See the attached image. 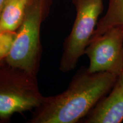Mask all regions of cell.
I'll return each mask as SVG.
<instances>
[{
    "instance_id": "obj_1",
    "label": "cell",
    "mask_w": 123,
    "mask_h": 123,
    "mask_svg": "<svg viewBox=\"0 0 123 123\" xmlns=\"http://www.w3.org/2000/svg\"><path fill=\"white\" fill-rule=\"evenodd\" d=\"M118 76L107 72L91 73L81 67L64 91L44 97L27 123H80L111 91Z\"/></svg>"
},
{
    "instance_id": "obj_2",
    "label": "cell",
    "mask_w": 123,
    "mask_h": 123,
    "mask_svg": "<svg viewBox=\"0 0 123 123\" xmlns=\"http://www.w3.org/2000/svg\"><path fill=\"white\" fill-rule=\"evenodd\" d=\"M53 0H28L24 18L5 59L9 65L37 75L41 57L40 32Z\"/></svg>"
},
{
    "instance_id": "obj_3",
    "label": "cell",
    "mask_w": 123,
    "mask_h": 123,
    "mask_svg": "<svg viewBox=\"0 0 123 123\" xmlns=\"http://www.w3.org/2000/svg\"><path fill=\"white\" fill-rule=\"evenodd\" d=\"M44 97L37 76L13 67L5 61L0 64V120L7 122L12 115L34 110Z\"/></svg>"
},
{
    "instance_id": "obj_4",
    "label": "cell",
    "mask_w": 123,
    "mask_h": 123,
    "mask_svg": "<svg viewBox=\"0 0 123 123\" xmlns=\"http://www.w3.org/2000/svg\"><path fill=\"white\" fill-rule=\"evenodd\" d=\"M76 17L70 34L66 38L59 70L68 73L74 70L96 29L104 8L103 0H72Z\"/></svg>"
},
{
    "instance_id": "obj_5",
    "label": "cell",
    "mask_w": 123,
    "mask_h": 123,
    "mask_svg": "<svg viewBox=\"0 0 123 123\" xmlns=\"http://www.w3.org/2000/svg\"><path fill=\"white\" fill-rule=\"evenodd\" d=\"M91 73L107 72L117 76L123 73V28L114 26L91 39L85 50Z\"/></svg>"
},
{
    "instance_id": "obj_6",
    "label": "cell",
    "mask_w": 123,
    "mask_h": 123,
    "mask_svg": "<svg viewBox=\"0 0 123 123\" xmlns=\"http://www.w3.org/2000/svg\"><path fill=\"white\" fill-rule=\"evenodd\" d=\"M123 121V74L119 75L113 88L80 123H120Z\"/></svg>"
},
{
    "instance_id": "obj_7",
    "label": "cell",
    "mask_w": 123,
    "mask_h": 123,
    "mask_svg": "<svg viewBox=\"0 0 123 123\" xmlns=\"http://www.w3.org/2000/svg\"><path fill=\"white\" fill-rule=\"evenodd\" d=\"M28 0H8L0 16V32H15L24 18Z\"/></svg>"
},
{
    "instance_id": "obj_8",
    "label": "cell",
    "mask_w": 123,
    "mask_h": 123,
    "mask_svg": "<svg viewBox=\"0 0 123 123\" xmlns=\"http://www.w3.org/2000/svg\"><path fill=\"white\" fill-rule=\"evenodd\" d=\"M114 26L123 28V0H108L107 12L98 21L91 39L99 36Z\"/></svg>"
},
{
    "instance_id": "obj_9",
    "label": "cell",
    "mask_w": 123,
    "mask_h": 123,
    "mask_svg": "<svg viewBox=\"0 0 123 123\" xmlns=\"http://www.w3.org/2000/svg\"><path fill=\"white\" fill-rule=\"evenodd\" d=\"M15 32H0V58L5 60L14 41Z\"/></svg>"
},
{
    "instance_id": "obj_10",
    "label": "cell",
    "mask_w": 123,
    "mask_h": 123,
    "mask_svg": "<svg viewBox=\"0 0 123 123\" xmlns=\"http://www.w3.org/2000/svg\"><path fill=\"white\" fill-rule=\"evenodd\" d=\"M7 1L8 0H0V16H1V14H2L5 6L6 4Z\"/></svg>"
},
{
    "instance_id": "obj_11",
    "label": "cell",
    "mask_w": 123,
    "mask_h": 123,
    "mask_svg": "<svg viewBox=\"0 0 123 123\" xmlns=\"http://www.w3.org/2000/svg\"><path fill=\"white\" fill-rule=\"evenodd\" d=\"M5 61V60H4V59H1V58H0V64H1V63H2V62H4Z\"/></svg>"
},
{
    "instance_id": "obj_12",
    "label": "cell",
    "mask_w": 123,
    "mask_h": 123,
    "mask_svg": "<svg viewBox=\"0 0 123 123\" xmlns=\"http://www.w3.org/2000/svg\"><path fill=\"white\" fill-rule=\"evenodd\" d=\"M2 123V121H1V120H0V123Z\"/></svg>"
},
{
    "instance_id": "obj_13",
    "label": "cell",
    "mask_w": 123,
    "mask_h": 123,
    "mask_svg": "<svg viewBox=\"0 0 123 123\" xmlns=\"http://www.w3.org/2000/svg\"></svg>"
}]
</instances>
